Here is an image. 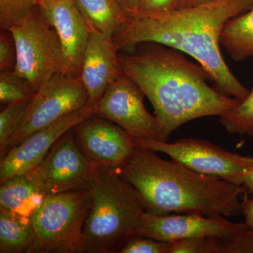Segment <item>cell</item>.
<instances>
[{
    "label": "cell",
    "instance_id": "cell-1",
    "mask_svg": "<svg viewBox=\"0 0 253 253\" xmlns=\"http://www.w3.org/2000/svg\"><path fill=\"white\" fill-rule=\"evenodd\" d=\"M252 8L253 0H212L161 16L125 9L112 41L118 50L145 42L159 43L179 50L204 68L216 89L241 101L250 91L226 65L219 47V38L229 20Z\"/></svg>",
    "mask_w": 253,
    "mask_h": 253
},
{
    "label": "cell",
    "instance_id": "cell-2",
    "mask_svg": "<svg viewBox=\"0 0 253 253\" xmlns=\"http://www.w3.org/2000/svg\"><path fill=\"white\" fill-rule=\"evenodd\" d=\"M144 44L135 54L118 56L123 73L151 101L163 141L189 121L221 117L239 104V100L208 85L207 71L184 53L159 43Z\"/></svg>",
    "mask_w": 253,
    "mask_h": 253
},
{
    "label": "cell",
    "instance_id": "cell-3",
    "mask_svg": "<svg viewBox=\"0 0 253 253\" xmlns=\"http://www.w3.org/2000/svg\"><path fill=\"white\" fill-rule=\"evenodd\" d=\"M119 172L137 190L151 214L235 217L242 213L240 196L247 192L244 185L196 172L154 151L135 147Z\"/></svg>",
    "mask_w": 253,
    "mask_h": 253
},
{
    "label": "cell",
    "instance_id": "cell-4",
    "mask_svg": "<svg viewBox=\"0 0 253 253\" xmlns=\"http://www.w3.org/2000/svg\"><path fill=\"white\" fill-rule=\"evenodd\" d=\"M90 193L83 231L84 253H118L134 236L146 212L142 198L117 168H96Z\"/></svg>",
    "mask_w": 253,
    "mask_h": 253
},
{
    "label": "cell",
    "instance_id": "cell-5",
    "mask_svg": "<svg viewBox=\"0 0 253 253\" xmlns=\"http://www.w3.org/2000/svg\"><path fill=\"white\" fill-rule=\"evenodd\" d=\"M90 203V190L45 196L31 217L32 253H84L83 231Z\"/></svg>",
    "mask_w": 253,
    "mask_h": 253
},
{
    "label": "cell",
    "instance_id": "cell-6",
    "mask_svg": "<svg viewBox=\"0 0 253 253\" xmlns=\"http://www.w3.org/2000/svg\"><path fill=\"white\" fill-rule=\"evenodd\" d=\"M8 31L17 51L14 73L27 81L36 92L56 75L70 74L59 38L39 6Z\"/></svg>",
    "mask_w": 253,
    "mask_h": 253
},
{
    "label": "cell",
    "instance_id": "cell-7",
    "mask_svg": "<svg viewBox=\"0 0 253 253\" xmlns=\"http://www.w3.org/2000/svg\"><path fill=\"white\" fill-rule=\"evenodd\" d=\"M136 148L167 154L196 172L243 185L253 157L226 151L201 139L182 138L173 143L132 137Z\"/></svg>",
    "mask_w": 253,
    "mask_h": 253
},
{
    "label": "cell",
    "instance_id": "cell-8",
    "mask_svg": "<svg viewBox=\"0 0 253 253\" xmlns=\"http://www.w3.org/2000/svg\"><path fill=\"white\" fill-rule=\"evenodd\" d=\"M88 102L89 96L81 78L68 73L56 75L42 84L33 96L6 153L33 133L83 109Z\"/></svg>",
    "mask_w": 253,
    "mask_h": 253
},
{
    "label": "cell",
    "instance_id": "cell-9",
    "mask_svg": "<svg viewBox=\"0 0 253 253\" xmlns=\"http://www.w3.org/2000/svg\"><path fill=\"white\" fill-rule=\"evenodd\" d=\"M73 129L58 140L35 169L28 172L46 196L89 191L94 184L96 168L80 149Z\"/></svg>",
    "mask_w": 253,
    "mask_h": 253
},
{
    "label": "cell",
    "instance_id": "cell-10",
    "mask_svg": "<svg viewBox=\"0 0 253 253\" xmlns=\"http://www.w3.org/2000/svg\"><path fill=\"white\" fill-rule=\"evenodd\" d=\"M144 96L139 86L123 74L95 105L94 116L116 123L131 137L162 141L161 125L145 108Z\"/></svg>",
    "mask_w": 253,
    "mask_h": 253
},
{
    "label": "cell",
    "instance_id": "cell-11",
    "mask_svg": "<svg viewBox=\"0 0 253 253\" xmlns=\"http://www.w3.org/2000/svg\"><path fill=\"white\" fill-rule=\"evenodd\" d=\"M247 229L245 223L232 222L224 217L195 214L157 215L145 212L134 236L171 243L193 238H232Z\"/></svg>",
    "mask_w": 253,
    "mask_h": 253
},
{
    "label": "cell",
    "instance_id": "cell-12",
    "mask_svg": "<svg viewBox=\"0 0 253 253\" xmlns=\"http://www.w3.org/2000/svg\"><path fill=\"white\" fill-rule=\"evenodd\" d=\"M95 106L87 104L83 109L64 116L54 124L33 133L21 144L10 149L0 163V182L16 174L30 172L43 161L51 148L68 131L94 116Z\"/></svg>",
    "mask_w": 253,
    "mask_h": 253
},
{
    "label": "cell",
    "instance_id": "cell-13",
    "mask_svg": "<svg viewBox=\"0 0 253 253\" xmlns=\"http://www.w3.org/2000/svg\"><path fill=\"white\" fill-rule=\"evenodd\" d=\"M93 116L73 129L80 149L94 168L122 167L135 149L132 137L121 126Z\"/></svg>",
    "mask_w": 253,
    "mask_h": 253
},
{
    "label": "cell",
    "instance_id": "cell-14",
    "mask_svg": "<svg viewBox=\"0 0 253 253\" xmlns=\"http://www.w3.org/2000/svg\"><path fill=\"white\" fill-rule=\"evenodd\" d=\"M38 6L59 38L68 72L80 77L91 32L74 0H39Z\"/></svg>",
    "mask_w": 253,
    "mask_h": 253
},
{
    "label": "cell",
    "instance_id": "cell-15",
    "mask_svg": "<svg viewBox=\"0 0 253 253\" xmlns=\"http://www.w3.org/2000/svg\"><path fill=\"white\" fill-rule=\"evenodd\" d=\"M117 51L112 40L90 33L80 76L87 91L88 104H97L108 87L124 74Z\"/></svg>",
    "mask_w": 253,
    "mask_h": 253
},
{
    "label": "cell",
    "instance_id": "cell-16",
    "mask_svg": "<svg viewBox=\"0 0 253 253\" xmlns=\"http://www.w3.org/2000/svg\"><path fill=\"white\" fill-rule=\"evenodd\" d=\"M0 183V209L30 219L46 196L28 172L11 176Z\"/></svg>",
    "mask_w": 253,
    "mask_h": 253
},
{
    "label": "cell",
    "instance_id": "cell-17",
    "mask_svg": "<svg viewBox=\"0 0 253 253\" xmlns=\"http://www.w3.org/2000/svg\"><path fill=\"white\" fill-rule=\"evenodd\" d=\"M91 33L112 40L124 14L118 0H74Z\"/></svg>",
    "mask_w": 253,
    "mask_h": 253
},
{
    "label": "cell",
    "instance_id": "cell-18",
    "mask_svg": "<svg viewBox=\"0 0 253 253\" xmlns=\"http://www.w3.org/2000/svg\"><path fill=\"white\" fill-rule=\"evenodd\" d=\"M220 44L235 61L253 56V8L231 18L221 29Z\"/></svg>",
    "mask_w": 253,
    "mask_h": 253
},
{
    "label": "cell",
    "instance_id": "cell-19",
    "mask_svg": "<svg viewBox=\"0 0 253 253\" xmlns=\"http://www.w3.org/2000/svg\"><path fill=\"white\" fill-rule=\"evenodd\" d=\"M34 239L31 219L0 209V253H32Z\"/></svg>",
    "mask_w": 253,
    "mask_h": 253
},
{
    "label": "cell",
    "instance_id": "cell-20",
    "mask_svg": "<svg viewBox=\"0 0 253 253\" xmlns=\"http://www.w3.org/2000/svg\"><path fill=\"white\" fill-rule=\"evenodd\" d=\"M220 123L231 134L253 136V89L236 108L221 116Z\"/></svg>",
    "mask_w": 253,
    "mask_h": 253
},
{
    "label": "cell",
    "instance_id": "cell-21",
    "mask_svg": "<svg viewBox=\"0 0 253 253\" xmlns=\"http://www.w3.org/2000/svg\"><path fill=\"white\" fill-rule=\"evenodd\" d=\"M36 93L28 81L15 74L14 71L0 74V102L1 104L31 101Z\"/></svg>",
    "mask_w": 253,
    "mask_h": 253
},
{
    "label": "cell",
    "instance_id": "cell-22",
    "mask_svg": "<svg viewBox=\"0 0 253 253\" xmlns=\"http://www.w3.org/2000/svg\"><path fill=\"white\" fill-rule=\"evenodd\" d=\"M31 101L8 104L0 113V156L4 157L11 138L17 131Z\"/></svg>",
    "mask_w": 253,
    "mask_h": 253
},
{
    "label": "cell",
    "instance_id": "cell-23",
    "mask_svg": "<svg viewBox=\"0 0 253 253\" xmlns=\"http://www.w3.org/2000/svg\"><path fill=\"white\" fill-rule=\"evenodd\" d=\"M38 0H0V26L9 30L36 9Z\"/></svg>",
    "mask_w": 253,
    "mask_h": 253
},
{
    "label": "cell",
    "instance_id": "cell-24",
    "mask_svg": "<svg viewBox=\"0 0 253 253\" xmlns=\"http://www.w3.org/2000/svg\"><path fill=\"white\" fill-rule=\"evenodd\" d=\"M221 238H193L169 243L168 253H218Z\"/></svg>",
    "mask_w": 253,
    "mask_h": 253
},
{
    "label": "cell",
    "instance_id": "cell-25",
    "mask_svg": "<svg viewBox=\"0 0 253 253\" xmlns=\"http://www.w3.org/2000/svg\"><path fill=\"white\" fill-rule=\"evenodd\" d=\"M169 243L141 236H133L126 241L121 253H168Z\"/></svg>",
    "mask_w": 253,
    "mask_h": 253
},
{
    "label": "cell",
    "instance_id": "cell-26",
    "mask_svg": "<svg viewBox=\"0 0 253 253\" xmlns=\"http://www.w3.org/2000/svg\"><path fill=\"white\" fill-rule=\"evenodd\" d=\"M17 61L16 43L8 30L1 29L0 34V71H14Z\"/></svg>",
    "mask_w": 253,
    "mask_h": 253
},
{
    "label": "cell",
    "instance_id": "cell-27",
    "mask_svg": "<svg viewBox=\"0 0 253 253\" xmlns=\"http://www.w3.org/2000/svg\"><path fill=\"white\" fill-rule=\"evenodd\" d=\"M218 253H253V229L232 238H221Z\"/></svg>",
    "mask_w": 253,
    "mask_h": 253
},
{
    "label": "cell",
    "instance_id": "cell-28",
    "mask_svg": "<svg viewBox=\"0 0 253 253\" xmlns=\"http://www.w3.org/2000/svg\"><path fill=\"white\" fill-rule=\"evenodd\" d=\"M174 10V0H139L135 11L148 16H161Z\"/></svg>",
    "mask_w": 253,
    "mask_h": 253
},
{
    "label": "cell",
    "instance_id": "cell-29",
    "mask_svg": "<svg viewBox=\"0 0 253 253\" xmlns=\"http://www.w3.org/2000/svg\"><path fill=\"white\" fill-rule=\"evenodd\" d=\"M243 211L245 216V224L248 229H253V197L249 199L247 192L244 195V201L242 202Z\"/></svg>",
    "mask_w": 253,
    "mask_h": 253
},
{
    "label": "cell",
    "instance_id": "cell-30",
    "mask_svg": "<svg viewBox=\"0 0 253 253\" xmlns=\"http://www.w3.org/2000/svg\"><path fill=\"white\" fill-rule=\"evenodd\" d=\"M211 1L212 0H174V10L194 7Z\"/></svg>",
    "mask_w": 253,
    "mask_h": 253
},
{
    "label": "cell",
    "instance_id": "cell-31",
    "mask_svg": "<svg viewBox=\"0 0 253 253\" xmlns=\"http://www.w3.org/2000/svg\"><path fill=\"white\" fill-rule=\"evenodd\" d=\"M243 185L244 186L247 191L253 194V166L246 174V179H245Z\"/></svg>",
    "mask_w": 253,
    "mask_h": 253
},
{
    "label": "cell",
    "instance_id": "cell-32",
    "mask_svg": "<svg viewBox=\"0 0 253 253\" xmlns=\"http://www.w3.org/2000/svg\"><path fill=\"white\" fill-rule=\"evenodd\" d=\"M121 6L126 11H135L139 0H118Z\"/></svg>",
    "mask_w": 253,
    "mask_h": 253
},
{
    "label": "cell",
    "instance_id": "cell-33",
    "mask_svg": "<svg viewBox=\"0 0 253 253\" xmlns=\"http://www.w3.org/2000/svg\"><path fill=\"white\" fill-rule=\"evenodd\" d=\"M38 1H39V0H38Z\"/></svg>",
    "mask_w": 253,
    "mask_h": 253
}]
</instances>
